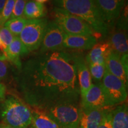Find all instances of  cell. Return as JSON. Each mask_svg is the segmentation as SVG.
<instances>
[{
	"instance_id": "1",
	"label": "cell",
	"mask_w": 128,
	"mask_h": 128,
	"mask_svg": "<svg viewBox=\"0 0 128 128\" xmlns=\"http://www.w3.org/2000/svg\"><path fill=\"white\" fill-rule=\"evenodd\" d=\"M20 92L32 108L79 103L80 92L74 54L56 50L40 54L22 64Z\"/></svg>"
},
{
	"instance_id": "2",
	"label": "cell",
	"mask_w": 128,
	"mask_h": 128,
	"mask_svg": "<svg viewBox=\"0 0 128 128\" xmlns=\"http://www.w3.org/2000/svg\"><path fill=\"white\" fill-rule=\"evenodd\" d=\"M54 4L84 20L97 36L105 38L109 33L110 28L101 17L95 0H54Z\"/></svg>"
},
{
	"instance_id": "3",
	"label": "cell",
	"mask_w": 128,
	"mask_h": 128,
	"mask_svg": "<svg viewBox=\"0 0 128 128\" xmlns=\"http://www.w3.org/2000/svg\"><path fill=\"white\" fill-rule=\"evenodd\" d=\"M0 119L14 128H28L32 124V109L18 97L8 96L0 105Z\"/></svg>"
},
{
	"instance_id": "4",
	"label": "cell",
	"mask_w": 128,
	"mask_h": 128,
	"mask_svg": "<svg viewBox=\"0 0 128 128\" xmlns=\"http://www.w3.org/2000/svg\"><path fill=\"white\" fill-rule=\"evenodd\" d=\"M60 128H78L80 106L78 103H66L43 109Z\"/></svg>"
},
{
	"instance_id": "5",
	"label": "cell",
	"mask_w": 128,
	"mask_h": 128,
	"mask_svg": "<svg viewBox=\"0 0 128 128\" xmlns=\"http://www.w3.org/2000/svg\"><path fill=\"white\" fill-rule=\"evenodd\" d=\"M53 14L54 22L65 34L87 36H94L96 34L84 20L64 10L55 7Z\"/></svg>"
},
{
	"instance_id": "6",
	"label": "cell",
	"mask_w": 128,
	"mask_h": 128,
	"mask_svg": "<svg viewBox=\"0 0 128 128\" xmlns=\"http://www.w3.org/2000/svg\"><path fill=\"white\" fill-rule=\"evenodd\" d=\"M48 22L46 18L28 20L18 37L29 52L39 49Z\"/></svg>"
},
{
	"instance_id": "7",
	"label": "cell",
	"mask_w": 128,
	"mask_h": 128,
	"mask_svg": "<svg viewBox=\"0 0 128 128\" xmlns=\"http://www.w3.org/2000/svg\"><path fill=\"white\" fill-rule=\"evenodd\" d=\"M100 84L112 106L126 100L127 87L119 78L110 74L106 69Z\"/></svg>"
},
{
	"instance_id": "8",
	"label": "cell",
	"mask_w": 128,
	"mask_h": 128,
	"mask_svg": "<svg viewBox=\"0 0 128 128\" xmlns=\"http://www.w3.org/2000/svg\"><path fill=\"white\" fill-rule=\"evenodd\" d=\"M65 33L54 21L48 22L40 46V53L54 52L63 49Z\"/></svg>"
},
{
	"instance_id": "9",
	"label": "cell",
	"mask_w": 128,
	"mask_h": 128,
	"mask_svg": "<svg viewBox=\"0 0 128 128\" xmlns=\"http://www.w3.org/2000/svg\"><path fill=\"white\" fill-rule=\"evenodd\" d=\"M80 107L88 108H108L112 107L100 83L92 84L81 99Z\"/></svg>"
},
{
	"instance_id": "10",
	"label": "cell",
	"mask_w": 128,
	"mask_h": 128,
	"mask_svg": "<svg viewBox=\"0 0 128 128\" xmlns=\"http://www.w3.org/2000/svg\"><path fill=\"white\" fill-rule=\"evenodd\" d=\"M128 55L120 56L111 51L105 59V67L112 75L119 78L126 87L128 84Z\"/></svg>"
},
{
	"instance_id": "11",
	"label": "cell",
	"mask_w": 128,
	"mask_h": 128,
	"mask_svg": "<svg viewBox=\"0 0 128 128\" xmlns=\"http://www.w3.org/2000/svg\"><path fill=\"white\" fill-rule=\"evenodd\" d=\"M126 0H95L101 17L110 28L120 15Z\"/></svg>"
},
{
	"instance_id": "12",
	"label": "cell",
	"mask_w": 128,
	"mask_h": 128,
	"mask_svg": "<svg viewBox=\"0 0 128 128\" xmlns=\"http://www.w3.org/2000/svg\"><path fill=\"white\" fill-rule=\"evenodd\" d=\"M127 22L120 20L115 28L110 33L108 41L109 43L112 50L118 55L124 56L128 55V42L127 32Z\"/></svg>"
},
{
	"instance_id": "13",
	"label": "cell",
	"mask_w": 128,
	"mask_h": 128,
	"mask_svg": "<svg viewBox=\"0 0 128 128\" xmlns=\"http://www.w3.org/2000/svg\"><path fill=\"white\" fill-rule=\"evenodd\" d=\"M74 54V60L76 67V73L80 87V96L84 98L86 92L92 84V78L86 60L81 54Z\"/></svg>"
},
{
	"instance_id": "14",
	"label": "cell",
	"mask_w": 128,
	"mask_h": 128,
	"mask_svg": "<svg viewBox=\"0 0 128 128\" xmlns=\"http://www.w3.org/2000/svg\"><path fill=\"white\" fill-rule=\"evenodd\" d=\"M108 108H88L80 107L78 128H97L103 120Z\"/></svg>"
},
{
	"instance_id": "15",
	"label": "cell",
	"mask_w": 128,
	"mask_h": 128,
	"mask_svg": "<svg viewBox=\"0 0 128 128\" xmlns=\"http://www.w3.org/2000/svg\"><path fill=\"white\" fill-rule=\"evenodd\" d=\"M97 43V39L93 35H71L65 34L62 48L88 50Z\"/></svg>"
},
{
	"instance_id": "16",
	"label": "cell",
	"mask_w": 128,
	"mask_h": 128,
	"mask_svg": "<svg viewBox=\"0 0 128 128\" xmlns=\"http://www.w3.org/2000/svg\"><path fill=\"white\" fill-rule=\"evenodd\" d=\"M28 53L29 52L22 44L19 37L15 36L7 49L3 52V55L6 60L13 64L20 71L22 66L20 58Z\"/></svg>"
},
{
	"instance_id": "17",
	"label": "cell",
	"mask_w": 128,
	"mask_h": 128,
	"mask_svg": "<svg viewBox=\"0 0 128 128\" xmlns=\"http://www.w3.org/2000/svg\"><path fill=\"white\" fill-rule=\"evenodd\" d=\"M112 51L108 42L97 43L90 51L86 57L87 65L90 64H105V59L108 54Z\"/></svg>"
},
{
	"instance_id": "18",
	"label": "cell",
	"mask_w": 128,
	"mask_h": 128,
	"mask_svg": "<svg viewBox=\"0 0 128 128\" xmlns=\"http://www.w3.org/2000/svg\"><path fill=\"white\" fill-rule=\"evenodd\" d=\"M32 113L33 128H60L43 109L33 108Z\"/></svg>"
},
{
	"instance_id": "19",
	"label": "cell",
	"mask_w": 128,
	"mask_h": 128,
	"mask_svg": "<svg viewBox=\"0 0 128 128\" xmlns=\"http://www.w3.org/2000/svg\"><path fill=\"white\" fill-rule=\"evenodd\" d=\"M111 119L113 128H128V109L126 104L111 109Z\"/></svg>"
},
{
	"instance_id": "20",
	"label": "cell",
	"mask_w": 128,
	"mask_h": 128,
	"mask_svg": "<svg viewBox=\"0 0 128 128\" xmlns=\"http://www.w3.org/2000/svg\"><path fill=\"white\" fill-rule=\"evenodd\" d=\"M46 14V8L44 4L35 0H30L25 5L23 18L26 20L40 19L44 17Z\"/></svg>"
},
{
	"instance_id": "21",
	"label": "cell",
	"mask_w": 128,
	"mask_h": 128,
	"mask_svg": "<svg viewBox=\"0 0 128 128\" xmlns=\"http://www.w3.org/2000/svg\"><path fill=\"white\" fill-rule=\"evenodd\" d=\"M28 20L23 17L11 18L4 24V26L7 28L14 36L18 37L26 24Z\"/></svg>"
},
{
	"instance_id": "22",
	"label": "cell",
	"mask_w": 128,
	"mask_h": 128,
	"mask_svg": "<svg viewBox=\"0 0 128 128\" xmlns=\"http://www.w3.org/2000/svg\"><path fill=\"white\" fill-rule=\"evenodd\" d=\"M87 65L92 78L93 79L95 83L101 82L105 72V64H90Z\"/></svg>"
},
{
	"instance_id": "23",
	"label": "cell",
	"mask_w": 128,
	"mask_h": 128,
	"mask_svg": "<svg viewBox=\"0 0 128 128\" xmlns=\"http://www.w3.org/2000/svg\"><path fill=\"white\" fill-rule=\"evenodd\" d=\"M14 36L6 27L0 28V42L2 47V51L4 52L7 49L13 40Z\"/></svg>"
},
{
	"instance_id": "24",
	"label": "cell",
	"mask_w": 128,
	"mask_h": 128,
	"mask_svg": "<svg viewBox=\"0 0 128 128\" xmlns=\"http://www.w3.org/2000/svg\"><path fill=\"white\" fill-rule=\"evenodd\" d=\"M16 0H7L0 16V28L4 26V24L9 20L13 11Z\"/></svg>"
},
{
	"instance_id": "25",
	"label": "cell",
	"mask_w": 128,
	"mask_h": 128,
	"mask_svg": "<svg viewBox=\"0 0 128 128\" xmlns=\"http://www.w3.org/2000/svg\"><path fill=\"white\" fill-rule=\"evenodd\" d=\"M27 1L28 0H16L13 11L10 19L23 17L24 10Z\"/></svg>"
},
{
	"instance_id": "26",
	"label": "cell",
	"mask_w": 128,
	"mask_h": 128,
	"mask_svg": "<svg viewBox=\"0 0 128 128\" xmlns=\"http://www.w3.org/2000/svg\"><path fill=\"white\" fill-rule=\"evenodd\" d=\"M108 108L104 116L103 120L97 128H113L111 119V109Z\"/></svg>"
},
{
	"instance_id": "27",
	"label": "cell",
	"mask_w": 128,
	"mask_h": 128,
	"mask_svg": "<svg viewBox=\"0 0 128 128\" xmlns=\"http://www.w3.org/2000/svg\"><path fill=\"white\" fill-rule=\"evenodd\" d=\"M4 55L0 56V80H4L8 74V65Z\"/></svg>"
},
{
	"instance_id": "28",
	"label": "cell",
	"mask_w": 128,
	"mask_h": 128,
	"mask_svg": "<svg viewBox=\"0 0 128 128\" xmlns=\"http://www.w3.org/2000/svg\"><path fill=\"white\" fill-rule=\"evenodd\" d=\"M6 97V87L0 80V102H2Z\"/></svg>"
},
{
	"instance_id": "29",
	"label": "cell",
	"mask_w": 128,
	"mask_h": 128,
	"mask_svg": "<svg viewBox=\"0 0 128 128\" xmlns=\"http://www.w3.org/2000/svg\"><path fill=\"white\" fill-rule=\"evenodd\" d=\"M7 0H0V16H1V12H2V10L6 4Z\"/></svg>"
},
{
	"instance_id": "30",
	"label": "cell",
	"mask_w": 128,
	"mask_h": 128,
	"mask_svg": "<svg viewBox=\"0 0 128 128\" xmlns=\"http://www.w3.org/2000/svg\"><path fill=\"white\" fill-rule=\"evenodd\" d=\"M0 128H14L12 127H11L8 125H7V124H0Z\"/></svg>"
},
{
	"instance_id": "31",
	"label": "cell",
	"mask_w": 128,
	"mask_h": 128,
	"mask_svg": "<svg viewBox=\"0 0 128 128\" xmlns=\"http://www.w3.org/2000/svg\"><path fill=\"white\" fill-rule=\"evenodd\" d=\"M35 1H37V2H40V3H42V4H43V3L48 1V0H35Z\"/></svg>"
},
{
	"instance_id": "32",
	"label": "cell",
	"mask_w": 128,
	"mask_h": 128,
	"mask_svg": "<svg viewBox=\"0 0 128 128\" xmlns=\"http://www.w3.org/2000/svg\"><path fill=\"white\" fill-rule=\"evenodd\" d=\"M0 49H1V50H2V47H1V42H0Z\"/></svg>"
}]
</instances>
